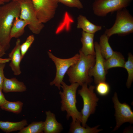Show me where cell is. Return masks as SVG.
Instances as JSON below:
<instances>
[{"label":"cell","mask_w":133,"mask_h":133,"mask_svg":"<svg viewBox=\"0 0 133 133\" xmlns=\"http://www.w3.org/2000/svg\"><path fill=\"white\" fill-rule=\"evenodd\" d=\"M29 24L24 20L17 17L14 19L11 29L10 36L13 38H18L21 36L25 32V28Z\"/></svg>","instance_id":"d6986e66"},{"label":"cell","mask_w":133,"mask_h":133,"mask_svg":"<svg viewBox=\"0 0 133 133\" xmlns=\"http://www.w3.org/2000/svg\"><path fill=\"white\" fill-rule=\"evenodd\" d=\"M71 84L68 85L63 81L61 83L63 91H60L59 93L61 99V109L62 111L66 112L67 120L71 117L72 121H79L81 123L82 115L76 106V93L79 85L77 83Z\"/></svg>","instance_id":"3957f363"},{"label":"cell","mask_w":133,"mask_h":133,"mask_svg":"<svg viewBox=\"0 0 133 133\" xmlns=\"http://www.w3.org/2000/svg\"><path fill=\"white\" fill-rule=\"evenodd\" d=\"M94 34L82 32L81 40L82 44V48L79 50L86 55H95L94 38Z\"/></svg>","instance_id":"5bb4252c"},{"label":"cell","mask_w":133,"mask_h":133,"mask_svg":"<svg viewBox=\"0 0 133 133\" xmlns=\"http://www.w3.org/2000/svg\"><path fill=\"white\" fill-rule=\"evenodd\" d=\"M39 21L46 23L54 17L58 2L56 0H32Z\"/></svg>","instance_id":"ba28073f"},{"label":"cell","mask_w":133,"mask_h":133,"mask_svg":"<svg viewBox=\"0 0 133 133\" xmlns=\"http://www.w3.org/2000/svg\"><path fill=\"white\" fill-rule=\"evenodd\" d=\"M34 37L33 35H29L24 42L20 45V50L22 59L28 49L34 40Z\"/></svg>","instance_id":"484cf974"},{"label":"cell","mask_w":133,"mask_h":133,"mask_svg":"<svg viewBox=\"0 0 133 133\" xmlns=\"http://www.w3.org/2000/svg\"><path fill=\"white\" fill-rule=\"evenodd\" d=\"M44 122H34L19 131V133H42L44 132Z\"/></svg>","instance_id":"7402d4cb"},{"label":"cell","mask_w":133,"mask_h":133,"mask_svg":"<svg viewBox=\"0 0 133 133\" xmlns=\"http://www.w3.org/2000/svg\"><path fill=\"white\" fill-rule=\"evenodd\" d=\"M20 3L11 1L0 6V44L5 51L10 46V32L15 18L19 17Z\"/></svg>","instance_id":"6da1fadb"},{"label":"cell","mask_w":133,"mask_h":133,"mask_svg":"<svg viewBox=\"0 0 133 133\" xmlns=\"http://www.w3.org/2000/svg\"><path fill=\"white\" fill-rule=\"evenodd\" d=\"M46 118L44 122L45 133H59L63 130L62 124L56 119L55 114L50 110L45 112Z\"/></svg>","instance_id":"4fadbf2b"},{"label":"cell","mask_w":133,"mask_h":133,"mask_svg":"<svg viewBox=\"0 0 133 133\" xmlns=\"http://www.w3.org/2000/svg\"><path fill=\"white\" fill-rule=\"evenodd\" d=\"M4 4V2L1 0H0V5H3Z\"/></svg>","instance_id":"d6a6232c"},{"label":"cell","mask_w":133,"mask_h":133,"mask_svg":"<svg viewBox=\"0 0 133 133\" xmlns=\"http://www.w3.org/2000/svg\"><path fill=\"white\" fill-rule=\"evenodd\" d=\"M77 28L82 29L83 31L94 34L101 30L102 26L95 24L90 22L85 16L79 15L77 18Z\"/></svg>","instance_id":"2e32d148"},{"label":"cell","mask_w":133,"mask_h":133,"mask_svg":"<svg viewBox=\"0 0 133 133\" xmlns=\"http://www.w3.org/2000/svg\"><path fill=\"white\" fill-rule=\"evenodd\" d=\"M5 51L0 44V57H1L5 54Z\"/></svg>","instance_id":"1f68e13d"},{"label":"cell","mask_w":133,"mask_h":133,"mask_svg":"<svg viewBox=\"0 0 133 133\" xmlns=\"http://www.w3.org/2000/svg\"><path fill=\"white\" fill-rule=\"evenodd\" d=\"M94 47L95 62L93 66L89 69V75L91 77H93L94 83L97 84L100 82L105 81L107 71L105 68V59L101 54L99 43L97 42H94Z\"/></svg>","instance_id":"8fae6325"},{"label":"cell","mask_w":133,"mask_h":133,"mask_svg":"<svg viewBox=\"0 0 133 133\" xmlns=\"http://www.w3.org/2000/svg\"><path fill=\"white\" fill-rule=\"evenodd\" d=\"M125 58L119 52L114 51L113 55L108 59H105L104 66L107 71L112 68L124 67L125 62Z\"/></svg>","instance_id":"e0dca14e"},{"label":"cell","mask_w":133,"mask_h":133,"mask_svg":"<svg viewBox=\"0 0 133 133\" xmlns=\"http://www.w3.org/2000/svg\"><path fill=\"white\" fill-rule=\"evenodd\" d=\"M133 0H95L92 5L94 14L98 17H105L110 13L126 8Z\"/></svg>","instance_id":"8992f818"},{"label":"cell","mask_w":133,"mask_h":133,"mask_svg":"<svg viewBox=\"0 0 133 133\" xmlns=\"http://www.w3.org/2000/svg\"><path fill=\"white\" fill-rule=\"evenodd\" d=\"M6 63L0 64V88L2 89V86L5 77L4 74V69Z\"/></svg>","instance_id":"83f0119b"},{"label":"cell","mask_w":133,"mask_h":133,"mask_svg":"<svg viewBox=\"0 0 133 133\" xmlns=\"http://www.w3.org/2000/svg\"><path fill=\"white\" fill-rule=\"evenodd\" d=\"M109 38L104 33L101 35L100 38L99 44L100 51L102 56L105 59L110 57L114 52L109 43Z\"/></svg>","instance_id":"44dd1931"},{"label":"cell","mask_w":133,"mask_h":133,"mask_svg":"<svg viewBox=\"0 0 133 133\" xmlns=\"http://www.w3.org/2000/svg\"><path fill=\"white\" fill-rule=\"evenodd\" d=\"M20 40L17 39L15 45L9 54V58L11 59L9 66L15 75L21 74V72L20 67V64L22 59L20 50Z\"/></svg>","instance_id":"7c38bea8"},{"label":"cell","mask_w":133,"mask_h":133,"mask_svg":"<svg viewBox=\"0 0 133 133\" xmlns=\"http://www.w3.org/2000/svg\"><path fill=\"white\" fill-rule=\"evenodd\" d=\"M48 53L49 57L54 63L56 68L55 77L53 80L50 82V85L51 86L54 85L60 90L65 74L69 68L78 61L80 57V54L77 53L71 58L63 59L56 57L49 51Z\"/></svg>","instance_id":"52a82bcc"},{"label":"cell","mask_w":133,"mask_h":133,"mask_svg":"<svg viewBox=\"0 0 133 133\" xmlns=\"http://www.w3.org/2000/svg\"><path fill=\"white\" fill-rule=\"evenodd\" d=\"M21 11L19 17L28 22V27L33 33L38 34L44 27L37 18L32 0L20 3Z\"/></svg>","instance_id":"9c48e42d"},{"label":"cell","mask_w":133,"mask_h":133,"mask_svg":"<svg viewBox=\"0 0 133 133\" xmlns=\"http://www.w3.org/2000/svg\"><path fill=\"white\" fill-rule=\"evenodd\" d=\"M11 60L9 58L3 59L0 57V64L2 63H6L8 62Z\"/></svg>","instance_id":"f546056e"},{"label":"cell","mask_w":133,"mask_h":133,"mask_svg":"<svg viewBox=\"0 0 133 133\" xmlns=\"http://www.w3.org/2000/svg\"><path fill=\"white\" fill-rule=\"evenodd\" d=\"M2 89L0 88V107L2 106L8 101L5 99L2 92Z\"/></svg>","instance_id":"f1b7e54d"},{"label":"cell","mask_w":133,"mask_h":133,"mask_svg":"<svg viewBox=\"0 0 133 133\" xmlns=\"http://www.w3.org/2000/svg\"><path fill=\"white\" fill-rule=\"evenodd\" d=\"M95 87L97 93L101 96H105L108 95L110 91V86L105 81L100 82L97 84Z\"/></svg>","instance_id":"d4e9b609"},{"label":"cell","mask_w":133,"mask_h":133,"mask_svg":"<svg viewBox=\"0 0 133 133\" xmlns=\"http://www.w3.org/2000/svg\"><path fill=\"white\" fill-rule=\"evenodd\" d=\"M133 33V17L129 10L124 8L116 12V19L113 26L106 29L104 33L109 38L117 34L124 36Z\"/></svg>","instance_id":"277c9868"},{"label":"cell","mask_w":133,"mask_h":133,"mask_svg":"<svg viewBox=\"0 0 133 133\" xmlns=\"http://www.w3.org/2000/svg\"><path fill=\"white\" fill-rule=\"evenodd\" d=\"M27 120L23 119L18 122L0 121V129L6 133L20 131L27 125Z\"/></svg>","instance_id":"ffe728a7"},{"label":"cell","mask_w":133,"mask_h":133,"mask_svg":"<svg viewBox=\"0 0 133 133\" xmlns=\"http://www.w3.org/2000/svg\"><path fill=\"white\" fill-rule=\"evenodd\" d=\"M81 122L79 121H72L70 124L69 133H97L102 131V129H98L99 125L91 127L87 125L85 127L81 125Z\"/></svg>","instance_id":"ac0fdd59"},{"label":"cell","mask_w":133,"mask_h":133,"mask_svg":"<svg viewBox=\"0 0 133 133\" xmlns=\"http://www.w3.org/2000/svg\"><path fill=\"white\" fill-rule=\"evenodd\" d=\"M23 105V102L20 101L11 102L8 100L0 107L3 110L18 114L21 111Z\"/></svg>","instance_id":"cb8c5ba5"},{"label":"cell","mask_w":133,"mask_h":133,"mask_svg":"<svg viewBox=\"0 0 133 133\" xmlns=\"http://www.w3.org/2000/svg\"><path fill=\"white\" fill-rule=\"evenodd\" d=\"M79 52V59L69 68L66 73L71 83H77L81 86L84 84L88 85L92 81V78L89 75V71L94 64L95 56L85 55L80 50Z\"/></svg>","instance_id":"7a4b0ae2"},{"label":"cell","mask_w":133,"mask_h":133,"mask_svg":"<svg viewBox=\"0 0 133 133\" xmlns=\"http://www.w3.org/2000/svg\"><path fill=\"white\" fill-rule=\"evenodd\" d=\"M4 2H8L10 1H14L20 3H21L22 2H24L30 0H1Z\"/></svg>","instance_id":"4dcf8cb0"},{"label":"cell","mask_w":133,"mask_h":133,"mask_svg":"<svg viewBox=\"0 0 133 133\" xmlns=\"http://www.w3.org/2000/svg\"><path fill=\"white\" fill-rule=\"evenodd\" d=\"M81 86L82 88L78 90V93L82 97L83 102L81 112L82 115L81 124L82 126L85 127L88 118L95 112L99 99L94 92L95 86L91 85L88 87L86 84Z\"/></svg>","instance_id":"5b68a950"},{"label":"cell","mask_w":133,"mask_h":133,"mask_svg":"<svg viewBox=\"0 0 133 133\" xmlns=\"http://www.w3.org/2000/svg\"><path fill=\"white\" fill-rule=\"evenodd\" d=\"M59 2H61L70 7H73L78 9L83 8V5L80 0H56Z\"/></svg>","instance_id":"4316f807"},{"label":"cell","mask_w":133,"mask_h":133,"mask_svg":"<svg viewBox=\"0 0 133 133\" xmlns=\"http://www.w3.org/2000/svg\"><path fill=\"white\" fill-rule=\"evenodd\" d=\"M112 100L115 110V116L116 121V125L113 131L117 130L125 123L133 124V112L129 105L125 103L120 102L116 92L114 94Z\"/></svg>","instance_id":"30bf717a"},{"label":"cell","mask_w":133,"mask_h":133,"mask_svg":"<svg viewBox=\"0 0 133 133\" xmlns=\"http://www.w3.org/2000/svg\"><path fill=\"white\" fill-rule=\"evenodd\" d=\"M26 89L24 83L18 81L16 78H4L2 86V90L4 92H21L26 91Z\"/></svg>","instance_id":"9a60e30c"},{"label":"cell","mask_w":133,"mask_h":133,"mask_svg":"<svg viewBox=\"0 0 133 133\" xmlns=\"http://www.w3.org/2000/svg\"><path fill=\"white\" fill-rule=\"evenodd\" d=\"M128 55V59L125 63L124 68L127 70L128 73L126 85L128 88H129L133 81V56L130 53Z\"/></svg>","instance_id":"603a6c76"}]
</instances>
